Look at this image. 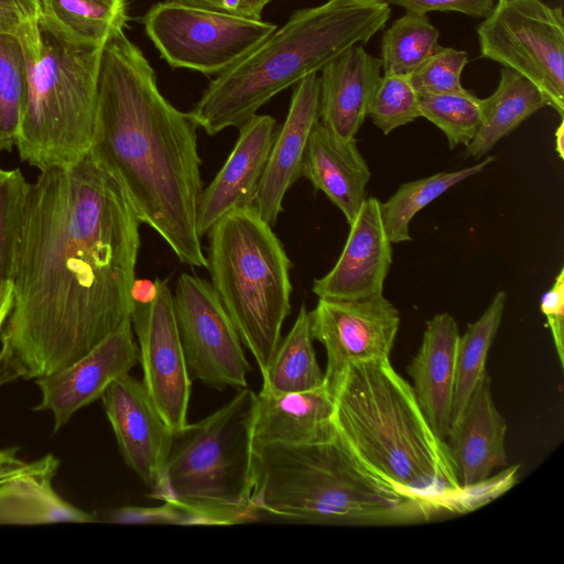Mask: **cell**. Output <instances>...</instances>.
Masks as SVG:
<instances>
[{"label":"cell","instance_id":"6da1fadb","mask_svg":"<svg viewBox=\"0 0 564 564\" xmlns=\"http://www.w3.org/2000/svg\"><path fill=\"white\" fill-rule=\"evenodd\" d=\"M140 224L89 153L40 171L17 240L0 386L55 372L131 322Z\"/></svg>","mask_w":564,"mask_h":564},{"label":"cell","instance_id":"7a4b0ae2","mask_svg":"<svg viewBox=\"0 0 564 564\" xmlns=\"http://www.w3.org/2000/svg\"><path fill=\"white\" fill-rule=\"evenodd\" d=\"M196 128L160 93L142 51L123 30L112 33L102 48L88 153L182 263L207 268L197 230L204 188Z\"/></svg>","mask_w":564,"mask_h":564},{"label":"cell","instance_id":"3957f363","mask_svg":"<svg viewBox=\"0 0 564 564\" xmlns=\"http://www.w3.org/2000/svg\"><path fill=\"white\" fill-rule=\"evenodd\" d=\"M332 394L335 435L361 469L451 516L487 503L479 485L460 487L446 441L433 432L390 359L348 366Z\"/></svg>","mask_w":564,"mask_h":564},{"label":"cell","instance_id":"277c9868","mask_svg":"<svg viewBox=\"0 0 564 564\" xmlns=\"http://www.w3.org/2000/svg\"><path fill=\"white\" fill-rule=\"evenodd\" d=\"M251 485L258 518L390 527L449 517L442 506L402 494L361 469L336 435L306 444L251 445Z\"/></svg>","mask_w":564,"mask_h":564},{"label":"cell","instance_id":"5b68a950","mask_svg":"<svg viewBox=\"0 0 564 564\" xmlns=\"http://www.w3.org/2000/svg\"><path fill=\"white\" fill-rule=\"evenodd\" d=\"M390 15L383 0H327L294 11L209 83L192 118L209 135L240 127L278 93L317 73L348 47L367 43Z\"/></svg>","mask_w":564,"mask_h":564},{"label":"cell","instance_id":"8992f818","mask_svg":"<svg viewBox=\"0 0 564 564\" xmlns=\"http://www.w3.org/2000/svg\"><path fill=\"white\" fill-rule=\"evenodd\" d=\"M18 36L28 65L19 156L40 171L72 164L90 149L104 45L79 41L40 13Z\"/></svg>","mask_w":564,"mask_h":564},{"label":"cell","instance_id":"52a82bcc","mask_svg":"<svg viewBox=\"0 0 564 564\" xmlns=\"http://www.w3.org/2000/svg\"><path fill=\"white\" fill-rule=\"evenodd\" d=\"M256 393L247 388L198 422L173 432L160 488L159 518L235 524L258 519L251 503L249 421Z\"/></svg>","mask_w":564,"mask_h":564},{"label":"cell","instance_id":"ba28073f","mask_svg":"<svg viewBox=\"0 0 564 564\" xmlns=\"http://www.w3.org/2000/svg\"><path fill=\"white\" fill-rule=\"evenodd\" d=\"M208 236L210 284L263 373L291 313V261L254 206L227 214Z\"/></svg>","mask_w":564,"mask_h":564},{"label":"cell","instance_id":"9c48e42d","mask_svg":"<svg viewBox=\"0 0 564 564\" xmlns=\"http://www.w3.org/2000/svg\"><path fill=\"white\" fill-rule=\"evenodd\" d=\"M480 57L532 82L564 115V17L541 0H498L477 28Z\"/></svg>","mask_w":564,"mask_h":564},{"label":"cell","instance_id":"30bf717a","mask_svg":"<svg viewBox=\"0 0 564 564\" xmlns=\"http://www.w3.org/2000/svg\"><path fill=\"white\" fill-rule=\"evenodd\" d=\"M145 31L172 67L206 75L229 68L278 28L228 13L159 2L143 18Z\"/></svg>","mask_w":564,"mask_h":564},{"label":"cell","instance_id":"8fae6325","mask_svg":"<svg viewBox=\"0 0 564 564\" xmlns=\"http://www.w3.org/2000/svg\"><path fill=\"white\" fill-rule=\"evenodd\" d=\"M173 304L191 380L219 391L247 388L250 364L212 284L182 273L175 284Z\"/></svg>","mask_w":564,"mask_h":564},{"label":"cell","instance_id":"7c38bea8","mask_svg":"<svg viewBox=\"0 0 564 564\" xmlns=\"http://www.w3.org/2000/svg\"><path fill=\"white\" fill-rule=\"evenodd\" d=\"M155 280V297L148 304L132 305L131 324L138 340L142 383L175 432L187 423L193 381L178 335L169 280Z\"/></svg>","mask_w":564,"mask_h":564},{"label":"cell","instance_id":"4fadbf2b","mask_svg":"<svg viewBox=\"0 0 564 564\" xmlns=\"http://www.w3.org/2000/svg\"><path fill=\"white\" fill-rule=\"evenodd\" d=\"M308 316L312 337L326 351L325 384L330 393L348 366L390 359L400 314L383 295L355 301L318 299Z\"/></svg>","mask_w":564,"mask_h":564},{"label":"cell","instance_id":"5bb4252c","mask_svg":"<svg viewBox=\"0 0 564 564\" xmlns=\"http://www.w3.org/2000/svg\"><path fill=\"white\" fill-rule=\"evenodd\" d=\"M101 400L124 463L153 495L162 482L172 429L142 381L129 373L113 380Z\"/></svg>","mask_w":564,"mask_h":564},{"label":"cell","instance_id":"9a60e30c","mask_svg":"<svg viewBox=\"0 0 564 564\" xmlns=\"http://www.w3.org/2000/svg\"><path fill=\"white\" fill-rule=\"evenodd\" d=\"M139 359L132 324L128 322L77 361L36 378L42 399L35 410L51 411L57 432L75 412L101 398L113 380L128 375Z\"/></svg>","mask_w":564,"mask_h":564},{"label":"cell","instance_id":"2e32d148","mask_svg":"<svg viewBox=\"0 0 564 564\" xmlns=\"http://www.w3.org/2000/svg\"><path fill=\"white\" fill-rule=\"evenodd\" d=\"M390 241L380 215V202L366 198L354 220L343 251L332 270L313 282L318 299L355 301L383 295L392 263Z\"/></svg>","mask_w":564,"mask_h":564},{"label":"cell","instance_id":"e0dca14e","mask_svg":"<svg viewBox=\"0 0 564 564\" xmlns=\"http://www.w3.org/2000/svg\"><path fill=\"white\" fill-rule=\"evenodd\" d=\"M275 132V120L268 115H254L239 127L232 151L202 193L197 210L200 237L227 214L254 206Z\"/></svg>","mask_w":564,"mask_h":564},{"label":"cell","instance_id":"ac0fdd59","mask_svg":"<svg viewBox=\"0 0 564 564\" xmlns=\"http://www.w3.org/2000/svg\"><path fill=\"white\" fill-rule=\"evenodd\" d=\"M319 77L310 74L296 83L284 123L275 132L268 162L258 186L254 207L273 227L282 212L286 192L301 177L310 135L319 121Z\"/></svg>","mask_w":564,"mask_h":564},{"label":"cell","instance_id":"d6986e66","mask_svg":"<svg viewBox=\"0 0 564 564\" xmlns=\"http://www.w3.org/2000/svg\"><path fill=\"white\" fill-rule=\"evenodd\" d=\"M506 434L507 423L494 402L486 375L445 440L462 488L476 486L491 477L496 468L508 465Z\"/></svg>","mask_w":564,"mask_h":564},{"label":"cell","instance_id":"ffe728a7","mask_svg":"<svg viewBox=\"0 0 564 564\" xmlns=\"http://www.w3.org/2000/svg\"><path fill=\"white\" fill-rule=\"evenodd\" d=\"M459 336L452 315H434L426 322L420 348L406 367L420 409L444 441L451 427Z\"/></svg>","mask_w":564,"mask_h":564},{"label":"cell","instance_id":"44dd1931","mask_svg":"<svg viewBox=\"0 0 564 564\" xmlns=\"http://www.w3.org/2000/svg\"><path fill=\"white\" fill-rule=\"evenodd\" d=\"M334 399L326 384L307 391L256 393L250 421L251 445L306 444L335 436Z\"/></svg>","mask_w":564,"mask_h":564},{"label":"cell","instance_id":"7402d4cb","mask_svg":"<svg viewBox=\"0 0 564 564\" xmlns=\"http://www.w3.org/2000/svg\"><path fill=\"white\" fill-rule=\"evenodd\" d=\"M381 70V58L359 44L327 63L319 77V122L341 139H355L368 117Z\"/></svg>","mask_w":564,"mask_h":564},{"label":"cell","instance_id":"603a6c76","mask_svg":"<svg viewBox=\"0 0 564 564\" xmlns=\"http://www.w3.org/2000/svg\"><path fill=\"white\" fill-rule=\"evenodd\" d=\"M301 177L323 192L349 225L366 199L371 173L356 139H341L318 121L310 135Z\"/></svg>","mask_w":564,"mask_h":564},{"label":"cell","instance_id":"cb8c5ba5","mask_svg":"<svg viewBox=\"0 0 564 564\" xmlns=\"http://www.w3.org/2000/svg\"><path fill=\"white\" fill-rule=\"evenodd\" d=\"M58 465V459L47 454L0 484V524L95 521L93 514L67 502L54 490L52 480Z\"/></svg>","mask_w":564,"mask_h":564},{"label":"cell","instance_id":"d4e9b609","mask_svg":"<svg viewBox=\"0 0 564 564\" xmlns=\"http://www.w3.org/2000/svg\"><path fill=\"white\" fill-rule=\"evenodd\" d=\"M546 106L541 90L520 73L502 66L497 89L482 99V123L466 155L480 158L518 128L527 118Z\"/></svg>","mask_w":564,"mask_h":564},{"label":"cell","instance_id":"484cf974","mask_svg":"<svg viewBox=\"0 0 564 564\" xmlns=\"http://www.w3.org/2000/svg\"><path fill=\"white\" fill-rule=\"evenodd\" d=\"M261 375V389L276 394L313 390L325 384L305 304L301 305L291 330L281 339L269 367Z\"/></svg>","mask_w":564,"mask_h":564},{"label":"cell","instance_id":"4316f807","mask_svg":"<svg viewBox=\"0 0 564 564\" xmlns=\"http://www.w3.org/2000/svg\"><path fill=\"white\" fill-rule=\"evenodd\" d=\"M507 294L498 291L489 306L459 336L451 424L457 420L478 382L486 376L488 351L502 321Z\"/></svg>","mask_w":564,"mask_h":564},{"label":"cell","instance_id":"83f0119b","mask_svg":"<svg viewBox=\"0 0 564 564\" xmlns=\"http://www.w3.org/2000/svg\"><path fill=\"white\" fill-rule=\"evenodd\" d=\"M494 156L475 165L402 184L384 203L380 202V215L386 232L392 243L411 241L409 226L412 218L429 204L459 182L481 172Z\"/></svg>","mask_w":564,"mask_h":564},{"label":"cell","instance_id":"f1b7e54d","mask_svg":"<svg viewBox=\"0 0 564 564\" xmlns=\"http://www.w3.org/2000/svg\"><path fill=\"white\" fill-rule=\"evenodd\" d=\"M39 13L75 39L105 45L128 21L127 0H39Z\"/></svg>","mask_w":564,"mask_h":564},{"label":"cell","instance_id":"f546056e","mask_svg":"<svg viewBox=\"0 0 564 564\" xmlns=\"http://www.w3.org/2000/svg\"><path fill=\"white\" fill-rule=\"evenodd\" d=\"M438 37L426 14L405 12L381 37L383 75L410 76L434 53Z\"/></svg>","mask_w":564,"mask_h":564},{"label":"cell","instance_id":"4dcf8cb0","mask_svg":"<svg viewBox=\"0 0 564 564\" xmlns=\"http://www.w3.org/2000/svg\"><path fill=\"white\" fill-rule=\"evenodd\" d=\"M28 93V65L18 35L0 33V154L17 145Z\"/></svg>","mask_w":564,"mask_h":564},{"label":"cell","instance_id":"1f68e13d","mask_svg":"<svg viewBox=\"0 0 564 564\" xmlns=\"http://www.w3.org/2000/svg\"><path fill=\"white\" fill-rule=\"evenodd\" d=\"M421 117L442 130L451 149L468 145L482 123V99L466 90L419 94Z\"/></svg>","mask_w":564,"mask_h":564},{"label":"cell","instance_id":"d6a6232c","mask_svg":"<svg viewBox=\"0 0 564 564\" xmlns=\"http://www.w3.org/2000/svg\"><path fill=\"white\" fill-rule=\"evenodd\" d=\"M29 185L20 169L8 170L0 166V283L11 282Z\"/></svg>","mask_w":564,"mask_h":564},{"label":"cell","instance_id":"836d02e7","mask_svg":"<svg viewBox=\"0 0 564 564\" xmlns=\"http://www.w3.org/2000/svg\"><path fill=\"white\" fill-rule=\"evenodd\" d=\"M368 116L384 134L421 117L419 94L412 87L409 76L383 75Z\"/></svg>","mask_w":564,"mask_h":564},{"label":"cell","instance_id":"e575fe53","mask_svg":"<svg viewBox=\"0 0 564 564\" xmlns=\"http://www.w3.org/2000/svg\"><path fill=\"white\" fill-rule=\"evenodd\" d=\"M468 62V53L437 45L434 53L410 76L417 94H445L460 91V76Z\"/></svg>","mask_w":564,"mask_h":564},{"label":"cell","instance_id":"d590c367","mask_svg":"<svg viewBox=\"0 0 564 564\" xmlns=\"http://www.w3.org/2000/svg\"><path fill=\"white\" fill-rule=\"evenodd\" d=\"M540 310L546 317L561 367L564 366V268L554 279L552 286L543 293Z\"/></svg>","mask_w":564,"mask_h":564},{"label":"cell","instance_id":"8d00e7d4","mask_svg":"<svg viewBox=\"0 0 564 564\" xmlns=\"http://www.w3.org/2000/svg\"><path fill=\"white\" fill-rule=\"evenodd\" d=\"M406 12L426 14L431 11H455L471 18H487L498 0H383Z\"/></svg>","mask_w":564,"mask_h":564},{"label":"cell","instance_id":"74e56055","mask_svg":"<svg viewBox=\"0 0 564 564\" xmlns=\"http://www.w3.org/2000/svg\"><path fill=\"white\" fill-rule=\"evenodd\" d=\"M39 12V0H0V33L18 35Z\"/></svg>","mask_w":564,"mask_h":564},{"label":"cell","instance_id":"f35d334b","mask_svg":"<svg viewBox=\"0 0 564 564\" xmlns=\"http://www.w3.org/2000/svg\"><path fill=\"white\" fill-rule=\"evenodd\" d=\"M183 6L228 13L238 17L261 19L262 11L271 0H170Z\"/></svg>","mask_w":564,"mask_h":564},{"label":"cell","instance_id":"ab89813d","mask_svg":"<svg viewBox=\"0 0 564 564\" xmlns=\"http://www.w3.org/2000/svg\"><path fill=\"white\" fill-rule=\"evenodd\" d=\"M30 465L18 457V448L0 449V484L23 473Z\"/></svg>","mask_w":564,"mask_h":564},{"label":"cell","instance_id":"60d3db41","mask_svg":"<svg viewBox=\"0 0 564 564\" xmlns=\"http://www.w3.org/2000/svg\"><path fill=\"white\" fill-rule=\"evenodd\" d=\"M156 280L135 279L131 290V299L133 304H148L156 295Z\"/></svg>","mask_w":564,"mask_h":564},{"label":"cell","instance_id":"b9f144b4","mask_svg":"<svg viewBox=\"0 0 564 564\" xmlns=\"http://www.w3.org/2000/svg\"><path fill=\"white\" fill-rule=\"evenodd\" d=\"M13 301L12 283H0V332L10 314Z\"/></svg>","mask_w":564,"mask_h":564},{"label":"cell","instance_id":"7bdbcfd3","mask_svg":"<svg viewBox=\"0 0 564 564\" xmlns=\"http://www.w3.org/2000/svg\"><path fill=\"white\" fill-rule=\"evenodd\" d=\"M555 151L561 159H564V120L562 118L561 123L555 130Z\"/></svg>","mask_w":564,"mask_h":564}]
</instances>
